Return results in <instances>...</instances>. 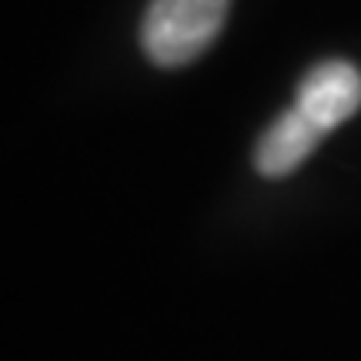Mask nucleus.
<instances>
[{"label": "nucleus", "instance_id": "nucleus-2", "mask_svg": "<svg viewBox=\"0 0 361 361\" xmlns=\"http://www.w3.org/2000/svg\"><path fill=\"white\" fill-rule=\"evenodd\" d=\"M295 107L305 111L324 134L341 128L361 107V71L341 57L314 64L298 84Z\"/></svg>", "mask_w": 361, "mask_h": 361}, {"label": "nucleus", "instance_id": "nucleus-3", "mask_svg": "<svg viewBox=\"0 0 361 361\" xmlns=\"http://www.w3.org/2000/svg\"><path fill=\"white\" fill-rule=\"evenodd\" d=\"M322 137H324V130L305 111H298L295 104H291L261 134L258 147H255V168L264 178H284V174L298 171L314 154V147H318Z\"/></svg>", "mask_w": 361, "mask_h": 361}, {"label": "nucleus", "instance_id": "nucleus-1", "mask_svg": "<svg viewBox=\"0 0 361 361\" xmlns=\"http://www.w3.org/2000/svg\"><path fill=\"white\" fill-rule=\"evenodd\" d=\"M231 0H151L141 47L157 67H184L218 40Z\"/></svg>", "mask_w": 361, "mask_h": 361}]
</instances>
